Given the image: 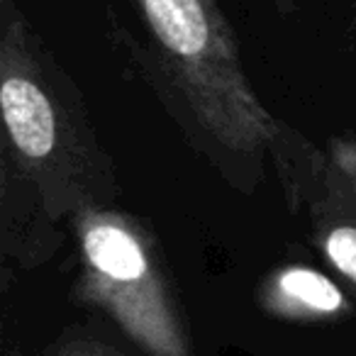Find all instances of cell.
Instances as JSON below:
<instances>
[{
	"label": "cell",
	"instance_id": "cell-1",
	"mask_svg": "<svg viewBox=\"0 0 356 356\" xmlns=\"http://www.w3.org/2000/svg\"><path fill=\"white\" fill-rule=\"evenodd\" d=\"M3 198L51 222L115 205V166L74 81L35 35L17 0H0Z\"/></svg>",
	"mask_w": 356,
	"mask_h": 356
},
{
	"label": "cell",
	"instance_id": "cell-2",
	"mask_svg": "<svg viewBox=\"0 0 356 356\" xmlns=\"http://www.w3.org/2000/svg\"><path fill=\"white\" fill-rule=\"evenodd\" d=\"M205 134L227 152L259 154L278 122L242 66L237 37L218 0H132Z\"/></svg>",
	"mask_w": 356,
	"mask_h": 356
},
{
	"label": "cell",
	"instance_id": "cell-3",
	"mask_svg": "<svg viewBox=\"0 0 356 356\" xmlns=\"http://www.w3.org/2000/svg\"><path fill=\"white\" fill-rule=\"evenodd\" d=\"M81 259V296L115 317L154 356H186V339L154 237L115 205L71 218Z\"/></svg>",
	"mask_w": 356,
	"mask_h": 356
},
{
	"label": "cell",
	"instance_id": "cell-4",
	"mask_svg": "<svg viewBox=\"0 0 356 356\" xmlns=\"http://www.w3.org/2000/svg\"><path fill=\"white\" fill-rule=\"evenodd\" d=\"M312 193H320L312 208L332 210L356 222V139H330L327 152L312 156Z\"/></svg>",
	"mask_w": 356,
	"mask_h": 356
},
{
	"label": "cell",
	"instance_id": "cell-5",
	"mask_svg": "<svg viewBox=\"0 0 356 356\" xmlns=\"http://www.w3.org/2000/svg\"><path fill=\"white\" fill-rule=\"evenodd\" d=\"M268 298L276 310L307 317L337 315L346 307L339 288L320 271L305 266H288L278 271L271 278Z\"/></svg>",
	"mask_w": 356,
	"mask_h": 356
},
{
	"label": "cell",
	"instance_id": "cell-6",
	"mask_svg": "<svg viewBox=\"0 0 356 356\" xmlns=\"http://www.w3.org/2000/svg\"><path fill=\"white\" fill-rule=\"evenodd\" d=\"M327 261L356 286V222L332 210L312 208Z\"/></svg>",
	"mask_w": 356,
	"mask_h": 356
},
{
	"label": "cell",
	"instance_id": "cell-7",
	"mask_svg": "<svg viewBox=\"0 0 356 356\" xmlns=\"http://www.w3.org/2000/svg\"><path fill=\"white\" fill-rule=\"evenodd\" d=\"M64 356H115L110 354L108 349H103V346H90V344H74L66 349Z\"/></svg>",
	"mask_w": 356,
	"mask_h": 356
},
{
	"label": "cell",
	"instance_id": "cell-8",
	"mask_svg": "<svg viewBox=\"0 0 356 356\" xmlns=\"http://www.w3.org/2000/svg\"><path fill=\"white\" fill-rule=\"evenodd\" d=\"M281 15H293L298 10V0H268Z\"/></svg>",
	"mask_w": 356,
	"mask_h": 356
}]
</instances>
